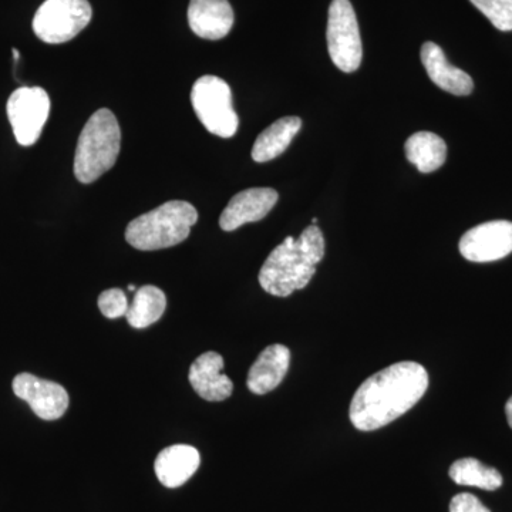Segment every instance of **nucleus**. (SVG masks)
<instances>
[{
    "label": "nucleus",
    "mask_w": 512,
    "mask_h": 512,
    "mask_svg": "<svg viewBox=\"0 0 512 512\" xmlns=\"http://www.w3.org/2000/svg\"><path fill=\"white\" fill-rule=\"evenodd\" d=\"M505 414H507L508 424H510L512 429V396L510 397V400H508L507 404H505Z\"/></svg>",
    "instance_id": "b1692460"
},
{
    "label": "nucleus",
    "mask_w": 512,
    "mask_h": 512,
    "mask_svg": "<svg viewBox=\"0 0 512 512\" xmlns=\"http://www.w3.org/2000/svg\"><path fill=\"white\" fill-rule=\"evenodd\" d=\"M429 387V373L416 362H400L360 384L349 416L360 431L382 429L413 409Z\"/></svg>",
    "instance_id": "f257e3e1"
},
{
    "label": "nucleus",
    "mask_w": 512,
    "mask_h": 512,
    "mask_svg": "<svg viewBox=\"0 0 512 512\" xmlns=\"http://www.w3.org/2000/svg\"><path fill=\"white\" fill-rule=\"evenodd\" d=\"M461 255L470 262H494L512 252V222L491 221L471 228L460 239Z\"/></svg>",
    "instance_id": "1a4fd4ad"
},
{
    "label": "nucleus",
    "mask_w": 512,
    "mask_h": 512,
    "mask_svg": "<svg viewBox=\"0 0 512 512\" xmlns=\"http://www.w3.org/2000/svg\"><path fill=\"white\" fill-rule=\"evenodd\" d=\"M421 62L426 67L431 82L444 92L454 96H468L473 93L474 83L470 74L448 63L443 49L433 42L424 43L420 52Z\"/></svg>",
    "instance_id": "4468645a"
},
{
    "label": "nucleus",
    "mask_w": 512,
    "mask_h": 512,
    "mask_svg": "<svg viewBox=\"0 0 512 512\" xmlns=\"http://www.w3.org/2000/svg\"><path fill=\"white\" fill-rule=\"evenodd\" d=\"M121 148L119 121L109 109H100L90 117L77 141L74 175L82 184L99 180L116 164Z\"/></svg>",
    "instance_id": "7ed1b4c3"
},
{
    "label": "nucleus",
    "mask_w": 512,
    "mask_h": 512,
    "mask_svg": "<svg viewBox=\"0 0 512 512\" xmlns=\"http://www.w3.org/2000/svg\"><path fill=\"white\" fill-rule=\"evenodd\" d=\"M92 16L87 0H46L33 18V32L42 42L62 45L86 29Z\"/></svg>",
    "instance_id": "423d86ee"
},
{
    "label": "nucleus",
    "mask_w": 512,
    "mask_h": 512,
    "mask_svg": "<svg viewBox=\"0 0 512 512\" xmlns=\"http://www.w3.org/2000/svg\"><path fill=\"white\" fill-rule=\"evenodd\" d=\"M191 104L202 126L214 136L231 138L239 119L232 104L231 87L217 76H202L191 90Z\"/></svg>",
    "instance_id": "39448f33"
},
{
    "label": "nucleus",
    "mask_w": 512,
    "mask_h": 512,
    "mask_svg": "<svg viewBox=\"0 0 512 512\" xmlns=\"http://www.w3.org/2000/svg\"><path fill=\"white\" fill-rule=\"evenodd\" d=\"M201 457L197 448L175 444L164 448L156 458L154 470L158 481L167 488H178L187 483L200 467Z\"/></svg>",
    "instance_id": "2eb2a0df"
},
{
    "label": "nucleus",
    "mask_w": 512,
    "mask_h": 512,
    "mask_svg": "<svg viewBox=\"0 0 512 512\" xmlns=\"http://www.w3.org/2000/svg\"><path fill=\"white\" fill-rule=\"evenodd\" d=\"M404 150L407 160L423 174L434 173L446 163V141L429 131H420L407 138Z\"/></svg>",
    "instance_id": "a211bd4d"
},
{
    "label": "nucleus",
    "mask_w": 512,
    "mask_h": 512,
    "mask_svg": "<svg viewBox=\"0 0 512 512\" xmlns=\"http://www.w3.org/2000/svg\"><path fill=\"white\" fill-rule=\"evenodd\" d=\"M234 10L228 0H190L188 25L205 40H221L234 26Z\"/></svg>",
    "instance_id": "ddd939ff"
},
{
    "label": "nucleus",
    "mask_w": 512,
    "mask_h": 512,
    "mask_svg": "<svg viewBox=\"0 0 512 512\" xmlns=\"http://www.w3.org/2000/svg\"><path fill=\"white\" fill-rule=\"evenodd\" d=\"M316 224H318V218H313L312 225H316Z\"/></svg>",
    "instance_id": "a878e982"
},
{
    "label": "nucleus",
    "mask_w": 512,
    "mask_h": 512,
    "mask_svg": "<svg viewBox=\"0 0 512 512\" xmlns=\"http://www.w3.org/2000/svg\"><path fill=\"white\" fill-rule=\"evenodd\" d=\"M328 50L330 59L345 73L356 72L363 59L362 37L350 0H333L329 6Z\"/></svg>",
    "instance_id": "0eeeda50"
},
{
    "label": "nucleus",
    "mask_w": 512,
    "mask_h": 512,
    "mask_svg": "<svg viewBox=\"0 0 512 512\" xmlns=\"http://www.w3.org/2000/svg\"><path fill=\"white\" fill-rule=\"evenodd\" d=\"M127 296L119 288L107 289L101 292L99 296L100 312L107 319H119L127 315L128 311Z\"/></svg>",
    "instance_id": "4be33fe9"
},
{
    "label": "nucleus",
    "mask_w": 512,
    "mask_h": 512,
    "mask_svg": "<svg viewBox=\"0 0 512 512\" xmlns=\"http://www.w3.org/2000/svg\"><path fill=\"white\" fill-rule=\"evenodd\" d=\"M198 212L187 201H168L128 224L126 239L138 251H158L181 244L197 224Z\"/></svg>",
    "instance_id": "20e7f679"
},
{
    "label": "nucleus",
    "mask_w": 512,
    "mask_h": 512,
    "mask_svg": "<svg viewBox=\"0 0 512 512\" xmlns=\"http://www.w3.org/2000/svg\"><path fill=\"white\" fill-rule=\"evenodd\" d=\"M224 370V357L217 352L202 353L190 367V383L195 393L207 402H224L231 397L234 383Z\"/></svg>",
    "instance_id": "f8f14e48"
},
{
    "label": "nucleus",
    "mask_w": 512,
    "mask_h": 512,
    "mask_svg": "<svg viewBox=\"0 0 512 512\" xmlns=\"http://www.w3.org/2000/svg\"><path fill=\"white\" fill-rule=\"evenodd\" d=\"M450 512H491L476 495L461 493L451 500Z\"/></svg>",
    "instance_id": "5701e85b"
},
{
    "label": "nucleus",
    "mask_w": 512,
    "mask_h": 512,
    "mask_svg": "<svg viewBox=\"0 0 512 512\" xmlns=\"http://www.w3.org/2000/svg\"><path fill=\"white\" fill-rule=\"evenodd\" d=\"M278 192L272 188H249L238 192L222 211L220 227L231 232L249 222L264 220L278 202Z\"/></svg>",
    "instance_id": "9b49d317"
},
{
    "label": "nucleus",
    "mask_w": 512,
    "mask_h": 512,
    "mask_svg": "<svg viewBox=\"0 0 512 512\" xmlns=\"http://www.w3.org/2000/svg\"><path fill=\"white\" fill-rule=\"evenodd\" d=\"M8 117L16 141L30 147L42 136L50 114V97L42 87H19L9 97Z\"/></svg>",
    "instance_id": "6e6552de"
},
{
    "label": "nucleus",
    "mask_w": 512,
    "mask_h": 512,
    "mask_svg": "<svg viewBox=\"0 0 512 512\" xmlns=\"http://www.w3.org/2000/svg\"><path fill=\"white\" fill-rule=\"evenodd\" d=\"M323 256L325 238L319 227L311 225L301 237L286 238L269 254L259 271V284L269 295L286 298L308 286Z\"/></svg>",
    "instance_id": "f03ea898"
},
{
    "label": "nucleus",
    "mask_w": 512,
    "mask_h": 512,
    "mask_svg": "<svg viewBox=\"0 0 512 512\" xmlns=\"http://www.w3.org/2000/svg\"><path fill=\"white\" fill-rule=\"evenodd\" d=\"M301 127L302 120L295 116L275 121L256 138L254 148H252L254 161L266 163V161L275 160L276 157L284 154Z\"/></svg>",
    "instance_id": "f3484780"
},
{
    "label": "nucleus",
    "mask_w": 512,
    "mask_h": 512,
    "mask_svg": "<svg viewBox=\"0 0 512 512\" xmlns=\"http://www.w3.org/2000/svg\"><path fill=\"white\" fill-rule=\"evenodd\" d=\"M448 476L458 485L495 491L503 485V476L493 467L485 466L477 458H461L451 464Z\"/></svg>",
    "instance_id": "aec40b11"
},
{
    "label": "nucleus",
    "mask_w": 512,
    "mask_h": 512,
    "mask_svg": "<svg viewBox=\"0 0 512 512\" xmlns=\"http://www.w3.org/2000/svg\"><path fill=\"white\" fill-rule=\"evenodd\" d=\"M289 363H291V352L286 346H268L249 369L248 389L254 394L272 392L285 379Z\"/></svg>",
    "instance_id": "dca6fc26"
},
{
    "label": "nucleus",
    "mask_w": 512,
    "mask_h": 512,
    "mask_svg": "<svg viewBox=\"0 0 512 512\" xmlns=\"http://www.w3.org/2000/svg\"><path fill=\"white\" fill-rule=\"evenodd\" d=\"M13 393L25 400L39 419H60L69 409V393L59 383L20 373L13 379Z\"/></svg>",
    "instance_id": "9d476101"
},
{
    "label": "nucleus",
    "mask_w": 512,
    "mask_h": 512,
    "mask_svg": "<svg viewBox=\"0 0 512 512\" xmlns=\"http://www.w3.org/2000/svg\"><path fill=\"white\" fill-rule=\"evenodd\" d=\"M128 291H130V292H136V291H137V288H136V286H134V285H128Z\"/></svg>",
    "instance_id": "393cba45"
},
{
    "label": "nucleus",
    "mask_w": 512,
    "mask_h": 512,
    "mask_svg": "<svg viewBox=\"0 0 512 512\" xmlns=\"http://www.w3.org/2000/svg\"><path fill=\"white\" fill-rule=\"evenodd\" d=\"M167 308V298L160 288L141 286L134 293L133 303L128 306L126 319L134 329H144L158 322Z\"/></svg>",
    "instance_id": "6ab92c4d"
},
{
    "label": "nucleus",
    "mask_w": 512,
    "mask_h": 512,
    "mask_svg": "<svg viewBox=\"0 0 512 512\" xmlns=\"http://www.w3.org/2000/svg\"><path fill=\"white\" fill-rule=\"evenodd\" d=\"M501 32L512 30V0H470Z\"/></svg>",
    "instance_id": "412c9836"
}]
</instances>
